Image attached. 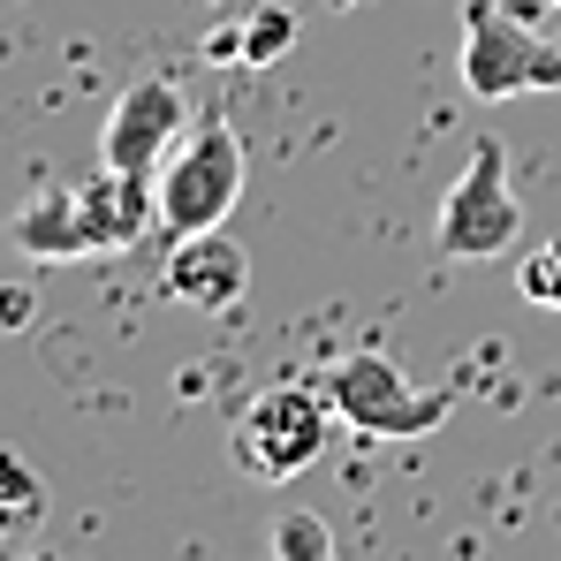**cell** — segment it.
<instances>
[{
  "instance_id": "9c48e42d",
  "label": "cell",
  "mask_w": 561,
  "mask_h": 561,
  "mask_svg": "<svg viewBox=\"0 0 561 561\" xmlns=\"http://www.w3.org/2000/svg\"><path fill=\"white\" fill-rule=\"evenodd\" d=\"M46 531V478L0 448V554H23Z\"/></svg>"
},
{
  "instance_id": "5b68a950",
  "label": "cell",
  "mask_w": 561,
  "mask_h": 561,
  "mask_svg": "<svg viewBox=\"0 0 561 561\" xmlns=\"http://www.w3.org/2000/svg\"><path fill=\"white\" fill-rule=\"evenodd\" d=\"M463 92L470 99H524L561 92V46L539 38L508 0H470L463 8Z\"/></svg>"
},
{
  "instance_id": "ba28073f",
  "label": "cell",
  "mask_w": 561,
  "mask_h": 561,
  "mask_svg": "<svg viewBox=\"0 0 561 561\" xmlns=\"http://www.w3.org/2000/svg\"><path fill=\"white\" fill-rule=\"evenodd\" d=\"M8 243H15L23 259H38V266H77V259H99L77 183H69V190H38L31 205H15V220H8Z\"/></svg>"
},
{
  "instance_id": "8992f818",
  "label": "cell",
  "mask_w": 561,
  "mask_h": 561,
  "mask_svg": "<svg viewBox=\"0 0 561 561\" xmlns=\"http://www.w3.org/2000/svg\"><path fill=\"white\" fill-rule=\"evenodd\" d=\"M190 129V99L175 77H137L114 99L106 129H99V160L129 168V175H160V160L175 152V137Z\"/></svg>"
},
{
  "instance_id": "5bb4252c",
  "label": "cell",
  "mask_w": 561,
  "mask_h": 561,
  "mask_svg": "<svg viewBox=\"0 0 561 561\" xmlns=\"http://www.w3.org/2000/svg\"><path fill=\"white\" fill-rule=\"evenodd\" d=\"M554 8H561V0H554Z\"/></svg>"
},
{
  "instance_id": "52a82bcc",
  "label": "cell",
  "mask_w": 561,
  "mask_h": 561,
  "mask_svg": "<svg viewBox=\"0 0 561 561\" xmlns=\"http://www.w3.org/2000/svg\"><path fill=\"white\" fill-rule=\"evenodd\" d=\"M243 288H251V251H243L228 228L175 236V251H168V296H175V304L205 311V319H220V311L243 304Z\"/></svg>"
},
{
  "instance_id": "8fae6325",
  "label": "cell",
  "mask_w": 561,
  "mask_h": 561,
  "mask_svg": "<svg viewBox=\"0 0 561 561\" xmlns=\"http://www.w3.org/2000/svg\"><path fill=\"white\" fill-rule=\"evenodd\" d=\"M266 547H274V561H334V524L311 508H280Z\"/></svg>"
},
{
  "instance_id": "7c38bea8",
  "label": "cell",
  "mask_w": 561,
  "mask_h": 561,
  "mask_svg": "<svg viewBox=\"0 0 561 561\" xmlns=\"http://www.w3.org/2000/svg\"><path fill=\"white\" fill-rule=\"evenodd\" d=\"M516 288H524V304H539V311H561V228H554V236H539V243L524 251V266H516Z\"/></svg>"
},
{
  "instance_id": "277c9868",
  "label": "cell",
  "mask_w": 561,
  "mask_h": 561,
  "mask_svg": "<svg viewBox=\"0 0 561 561\" xmlns=\"http://www.w3.org/2000/svg\"><path fill=\"white\" fill-rule=\"evenodd\" d=\"M327 440H334V402H327V387H266V394L243 402V417H236V433H228L236 463L251 470L259 485L304 478V470L327 456Z\"/></svg>"
},
{
  "instance_id": "3957f363",
  "label": "cell",
  "mask_w": 561,
  "mask_h": 561,
  "mask_svg": "<svg viewBox=\"0 0 561 561\" xmlns=\"http://www.w3.org/2000/svg\"><path fill=\"white\" fill-rule=\"evenodd\" d=\"M524 236V197L508 183V152L493 137H478L463 160V175L440 190V220H433V243L440 259L478 266V259H508Z\"/></svg>"
},
{
  "instance_id": "4fadbf2b",
  "label": "cell",
  "mask_w": 561,
  "mask_h": 561,
  "mask_svg": "<svg viewBox=\"0 0 561 561\" xmlns=\"http://www.w3.org/2000/svg\"><path fill=\"white\" fill-rule=\"evenodd\" d=\"M327 8H357V0H327Z\"/></svg>"
},
{
  "instance_id": "7a4b0ae2",
  "label": "cell",
  "mask_w": 561,
  "mask_h": 561,
  "mask_svg": "<svg viewBox=\"0 0 561 561\" xmlns=\"http://www.w3.org/2000/svg\"><path fill=\"white\" fill-rule=\"evenodd\" d=\"M160 228L168 236H197V228H228L236 197H243V137L205 114L175 137V152L160 160Z\"/></svg>"
},
{
  "instance_id": "30bf717a",
  "label": "cell",
  "mask_w": 561,
  "mask_h": 561,
  "mask_svg": "<svg viewBox=\"0 0 561 561\" xmlns=\"http://www.w3.org/2000/svg\"><path fill=\"white\" fill-rule=\"evenodd\" d=\"M296 46V15L288 8H251V23H243V38H213V54H236L243 69H266V61H280Z\"/></svg>"
},
{
  "instance_id": "6da1fadb",
  "label": "cell",
  "mask_w": 561,
  "mask_h": 561,
  "mask_svg": "<svg viewBox=\"0 0 561 561\" xmlns=\"http://www.w3.org/2000/svg\"><path fill=\"white\" fill-rule=\"evenodd\" d=\"M327 402L357 440H425L456 417V387H417L394 357L379 350H350L327 365Z\"/></svg>"
}]
</instances>
